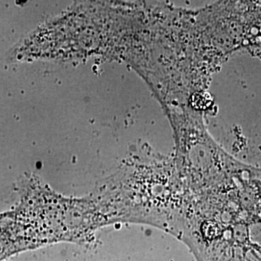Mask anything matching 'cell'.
Instances as JSON below:
<instances>
[{
	"instance_id": "obj_1",
	"label": "cell",
	"mask_w": 261,
	"mask_h": 261,
	"mask_svg": "<svg viewBox=\"0 0 261 261\" xmlns=\"http://www.w3.org/2000/svg\"><path fill=\"white\" fill-rule=\"evenodd\" d=\"M170 118L176 144V177L187 190L207 195L245 168L218 146L195 114L185 110Z\"/></svg>"
}]
</instances>
